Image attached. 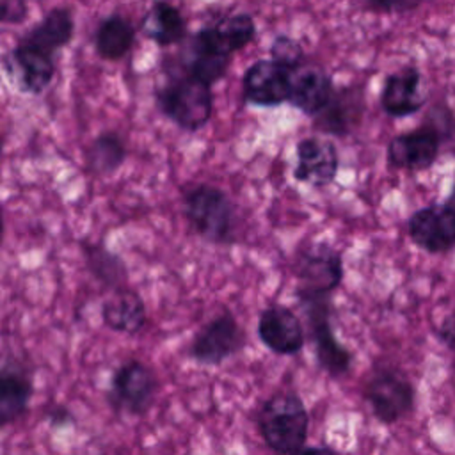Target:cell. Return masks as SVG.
<instances>
[{"instance_id":"obj_1","label":"cell","mask_w":455,"mask_h":455,"mask_svg":"<svg viewBox=\"0 0 455 455\" xmlns=\"http://www.w3.org/2000/svg\"><path fill=\"white\" fill-rule=\"evenodd\" d=\"M183 215L192 231L208 243L238 242V215L231 197L217 185L196 181L180 188Z\"/></svg>"},{"instance_id":"obj_2","label":"cell","mask_w":455,"mask_h":455,"mask_svg":"<svg viewBox=\"0 0 455 455\" xmlns=\"http://www.w3.org/2000/svg\"><path fill=\"white\" fill-rule=\"evenodd\" d=\"M258 432L277 455H291L306 446L309 434V412L293 389L274 391L256 412Z\"/></svg>"},{"instance_id":"obj_3","label":"cell","mask_w":455,"mask_h":455,"mask_svg":"<svg viewBox=\"0 0 455 455\" xmlns=\"http://www.w3.org/2000/svg\"><path fill=\"white\" fill-rule=\"evenodd\" d=\"M306 318L307 338L313 341L316 364L331 379L350 373L354 354L336 336L332 329V300L329 295H295Z\"/></svg>"},{"instance_id":"obj_4","label":"cell","mask_w":455,"mask_h":455,"mask_svg":"<svg viewBox=\"0 0 455 455\" xmlns=\"http://www.w3.org/2000/svg\"><path fill=\"white\" fill-rule=\"evenodd\" d=\"M156 108L180 130L196 133L213 117L212 87L190 78L188 75L171 76L155 91Z\"/></svg>"},{"instance_id":"obj_5","label":"cell","mask_w":455,"mask_h":455,"mask_svg":"<svg viewBox=\"0 0 455 455\" xmlns=\"http://www.w3.org/2000/svg\"><path fill=\"white\" fill-rule=\"evenodd\" d=\"M363 398L379 423L395 425L414 411L416 387L400 368L379 364L363 384Z\"/></svg>"},{"instance_id":"obj_6","label":"cell","mask_w":455,"mask_h":455,"mask_svg":"<svg viewBox=\"0 0 455 455\" xmlns=\"http://www.w3.org/2000/svg\"><path fill=\"white\" fill-rule=\"evenodd\" d=\"M295 295H332L343 283V254L327 242H311L293 258Z\"/></svg>"},{"instance_id":"obj_7","label":"cell","mask_w":455,"mask_h":455,"mask_svg":"<svg viewBox=\"0 0 455 455\" xmlns=\"http://www.w3.org/2000/svg\"><path fill=\"white\" fill-rule=\"evenodd\" d=\"M158 387L160 380L155 370L148 363L130 357L114 370L105 396L114 412L142 416L155 403Z\"/></svg>"},{"instance_id":"obj_8","label":"cell","mask_w":455,"mask_h":455,"mask_svg":"<svg viewBox=\"0 0 455 455\" xmlns=\"http://www.w3.org/2000/svg\"><path fill=\"white\" fill-rule=\"evenodd\" d=\"M247 336L236 316L229 309H222L203 323L190 345L187 355L201 366H220L245 347Z\"/></svg>"},{"instance_id":"obj_9","label":"cell","mask_w":455,"mask_h":455,"mask_svg":"<svg viewBox=\"0 0 455 455\" xmlns=\"http://www.w3.org/2000/svg\"><path fill=\"white\" fill-rule=\"evenodd\" d=\"M231 62L233 53L224 44L215 23L201 27L188 37L183 73L190 78L213 87L228 75Z\"/></svg>"},{"instance_id":"obj_10","label":"cell","mask_w":455,"mask_h":455,"mask_svg":"<svg viewBox=\"0 0 455 455\" xmlns=\"http://www.w3.org/2000/svg\"><path fill=\"white\" fill-rule=\"evenodd\" d=\"M4 68L25 94L41 96L53 82L57 73L55 55L20 37L4 57Z\"/></svg>"},{"instance_id":"obj_11","label":"cell","mask_w":455,"mask_h":455,"mask_svg":"<svg viewBox=\"0 0 455 455\" xmlns=\"http://www.w3.org/2000/svg\"><path fill=\"white\" fill-rule=\"evenodd\" d=\"M291 71L279 62L258 59L242 75V100L247 105L275 108L290 101Z\"/></svg>"},{"instance_id":"obj_12","label":"cell","mask_w":455,"mask_h":455,"mask_svg":"<svg viewBox=\"0 0 455 455\" xmlns=\"http://www.w3.org/2000/svg\"><path fill=\"white\" fill-rule=\"evenodd\" d=\"M256 334L263 347L275 355L300 354L307 338L304 323L297 313L279 302H270L261 309Z\"/></svg>"},{"instance_id":"obj_13","label":"cell","mask_w":455,"mask_h":455,"mask_svg":"<svg viewBox=\"0 0 455 455\" xmlns=\"http://www.w3.org/2000/svg\"><path fill=\"white\" fill-rule=\"evenodd\" d=\"M338 171L339 153L331 139L309 135L295 144V181L320 190L336 180Z\"/></svg>"},{"instance_id":"obj_14","label":"cell","mask_w":455,"mask_h":455,"mask_svg":"<svg viewBox=\"0 0 455 455\" xmlns=\"http://www.w3.org/2000/svg\"><path fill=\"white\" fill-rule=\"evenodd\" d=\"M441 133L428 123L411 132L395 135L387 142L386 160L389 167L405 171H425L434 165L439 156Z\"/></svg>"},{"instance_id":"obj_15","label":"cell","mask_w":455,"mask_h":455,"mask_svg":"<svg viewBox=\"0 0 455 455\" xmlns=\"http://www.w3.org/2000/svg\"><path fill=\"white\" fill-rule=\"evenodd\" d=\"M34 396V370L16 355H4L0 366V425L5 428L28 412Z\"/></svg>"},{"instance_id":"obj_16","label":"cell","mask_w":455,"mask_h":455,"mask_svg":"<svg viewBox=\"0 0 455 455\" xmlns=\"http://www.w3.org/2000/svg\"><path fill=\"white\" fill-rule=\"evenodd\" d=\"M407 235L428 254H444L455 247V212L444 204L416 210L407 220Z\"/></svg>"},{"instance_id":"obj_17","label":"cell","mask_w":455,"mask_h":455,"mask_svg":"<svg viewBox=\"0 0 455 455\" xmlns=\"http://www.w3.org/2000/svg\"><path fill=\"white\" fill-rule=\"evenodd\" d=\"M364 108V92L359 85L336 87L329 105L313 117V126L332 137H348L361 126Z\"/></svg>"},{"instance_id":"obj_18","label":"cell","mask_w":455,"mask_h":455,"mask_svg":"<svg viewBox=\"0 0 455 455\" xmlns=\"http://www.w3.org/2000/svg\"><path fill=\"white\" fill-rule=\"evenodd\" d=\"M421 73L416 66H403L384 78L379 103L386 116L393 119L416 114L425 105V96L419 89Z\"/></svg>"},{"instance_id":"obj_19","label":"cell","mask_w":455,"mask_h":455,"mask_svg":"<svg viewBox=\"0 0 455 455\" xmlns=\"http://www.w3.org/2000/svg\"><path fill=\"white\" fill-rule=\"evenodd\" d=\"M334 89L332 76L320 64L306 62L291 75L288 103L304 116L316 117L329 105Z\"/></svg>"},{"instance_id":"obj_20","label":"cell","mask_w":455,"mask_h":455,"mask_svg":"<svg viewBox=\"0 0 455 455\" xmlns=\"http://www.w3.org/2000/svg\"><path fill=\"white\" fill-rule=\"evenodd\" d=\"M139 30L148 41L160 48H167L187 39V18L172 2L151 0L148 11L140 18Z\"/></svg>"},{"instance_id":"obj_21","label":"cell","mask_w":455,"mask_h":455,"mask_svg":"<svg viewBox=\"0 0 455 455\" xmlns=\"http://www.w3.org/2000/svg\"><path fill=\"white\" fill-rule=\"evenodd\" d=\"M103 323L119 334H139L148 322L144 299L132 288H121L110 293L100 307Z\"/></svg>"},{"instance_id":"obj_22","label":"cell","mask_w":455,"mask_h":455,"mask_svg":"<svg viewBox=\"0 0 455 455\" xmlns=\"http://www.w3.org/2000/svg\"><path fill=\"white\" fill-rule=\"evenodd\" d=\"M137 37V28L132 23V20L121 12H110L103 16L92 34V44L94 52L100 59L116 62L124 59Z\"/></svg>"},{"instance_id":"obj_23","label":"cell","mask_w":455,"mask_h":455,"mask_svg":"<svg viewBox=\"0 0 455 455\" xmlns=\"http://www.w3.org/2000/svg\"><path fill=\"white\" fill-rule=\"evenodd\" d=\"M75 36L73 11L64 5H55L44 12V16L30 27L21 37L28 43L57 55L59 50L68 46Z\"/></svg>"},{"instance_id":"obj_24","label":"cell","mask_w":455,"mask_h":455,"mask_svg":"<svg viewBox=\"0 0 455 455\" xmlns=\"http://www.w3.org/2000/svg\"><path fill=\"white\" fill-rule=\"evenodd\" d=\"M128 155L126 142L116 130L100 132L84 149V167L94 178L112 176Z\"/></svg>"},{"instance_id":"obj_25","label":"cell","mask_w":455,"mask_h":455,"mask_svg":"<svg viewBox=\"0 0 455 455\" xmlns=\"http://www.w3.org/2000/svg\"><path fill=\"white\" fill-rule=\"evenodd\" d=\"M80 251L84 254L85 268L100 284L110 288L112 291L128 286V267L124 259L110 251L105 243L82 240Z\"/></svg>"},{"instance_id":"obj_26","label":"cell","mask_w":455,"mask_h":455,"mask_svg":"<svg viewBox=\"0 0 455 455\" xmlns=\"http://www.w3.org/2000/svg\"><path fill=\"white\" fill-rule=\"evenodd\" d=\"M224 44L235 55L236 52L247 48L258 34L254 18L249 12H235L215 23Z\"/></svg>"},{"instance_id":"obj_27","label":"cell","mask_w":455,"mask_h":455,"mask_svg":"<svg viewBox=\"0 0 455 455\" xmlns=\"http://www.w3.org/2000/svg\"><path fill=\"white\" fill-rule=\"evenodd\" d=\"M268 52H270V59L272 60L279 62L281 66H284L291 73L297 71L302 64L307 62L302 44L295 37H291L288 34H277L272 39Z\"/></svg>"},{"instance_id":"obj_28","label":"cell","mask_w":455,"mask_h":455,"mask_svg":"<svg viewBox=\"0 0 455 455\" xmlns=\"http://www.w3.org/2000/svg\"><path fill=\"white\" fill-rule=\"evenodd\" d=\"M421 0H359V4L371 11L380 14H391V12H403L411 11L419 5Z\"/></svg>"},{"instance_id":"obj_29","label":"cell","mask_w":455,"mask_h":455,"mask_svg":"<svg viewBox=\"0 0 455 455\" xmlns=\"http://www.w3.org/2000/svg\"><path fill=\"white\" fill-rule=\"evenodd\" d=\"M0 20L4 25H20L28 16L27 0H0Z\"/></svg>"},{"instance_id":"obj_30","label":"cell","mask_w":455,"mask_h":455,"mask_svg":"<svg viewBox=\"0 0 455 455\" xmlns=\"http://www.w3.org/2000/svg\"><path fill=\"white\" fill-rule=\"evenodd\" d=\"M434 334L441 341V345H444L448 350L455 352V309H451L441 320V323L434 329Z\"/></svg>"},{"instance_id":"obj_31","label":"cell","mask_w":455,"mask_h":455,"mask_svg":"<svg viewBox=\"0 0 455 455\" xmlns=\"http://www.w3.org/2000/svg\"><path fill=\"white\" fill-rule=\"evenodd\" d=\"M44 418L48 419L50 427H53V428H64V427H69L75 423L73 412L64 405H53L52 409H48L44 412Z\"/></svg>"},{"instance_id":"obj_32","label":"cell","mask_w":455,"mask_h":455,"mask_svg":"<svg viewBox=\"0 0 455 455\" xmlns=\"http://www.w3.org/2000/svg\"><path fill=\"white\" fill-rule=\"evenodd\" d=\"M291 455H338V453L329 446H307L306 444Z\"/></svg>"},{"instance_id":"obj_33","label":"cell","mask_w":455,"mask_h":455,"mask_svg":"<svg viewBox=\"0 0 455 455\" xmlns=\"http://www.w3.org/2000/svg\"><path fill=\"white\" fill-rule=\"evenodd\" d=\"M444 206H448L451 212H455V187L451 188V194L446 197V201H444Z\"/></svg>"}]
</instances>
